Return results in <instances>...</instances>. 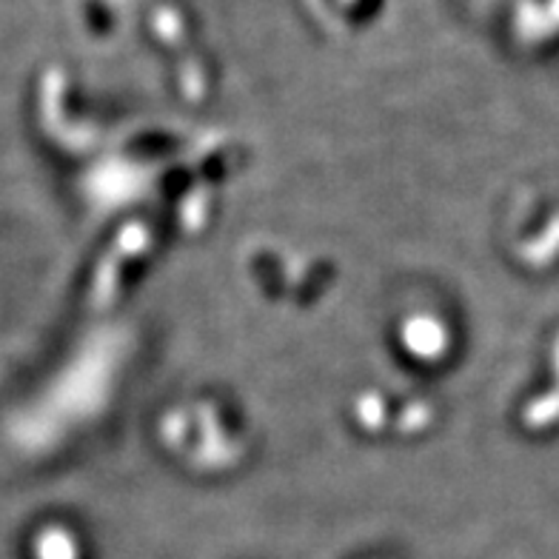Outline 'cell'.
I'll use <instances>...</instances> for the list:
<instances>
[]
</instances>
